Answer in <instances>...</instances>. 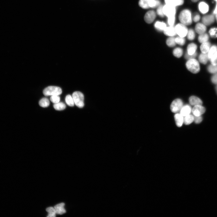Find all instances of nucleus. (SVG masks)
I'll list each match as a JSON object with an SVG mask.
<instances>
[{
	"mask_svg": "<svg viewBox=\"0 0 217 217\" xmlns=\"http://www.w3.org/2000/svg\"><path fill=\"white\" fill-rule=\"evenodd\" d=\"M50 104L49 99L46 98H43L39 102V105L45 108L48 107Z\"/></svg>",
	"mask_w": 217,
	"mask_h": 217,
	"instance_id": "24",
	"label": "nucleus"
},
{
	"mask_svg": "<svg viewBox=\"0 0 217 217\" xmlns=\"http://www.w3.org/2000/svg\"><path fill=\"white\" fill-rule=\"evenodd\" d=\"M208 70L210 73H217V65H210L208 67Z\"/></svg>",
	"mask_w": 217,
	"mask_h": 217,
	"instance_id": "35",
	"label": "nucleus"
},
{
	"mask_svg": "<svg viewBox=\"0 0 217 217\" xmlns=\"http://www.w3.org/2000/svg\"><path fill=\"white\" fill-rule=\"evenodd\" d=\"M175 41L177 43L181 46L184 45L186 42L184 38L180 37L175 38Z\"/></svg>",
	"mask_w": 217,
	"mask_h": 217,
	"instance_id": "34",
	"label": "nucleus"
},
{
	"mask_svg": "<svg viewBox=\"0 0 217 217\" xmlns=\"http://www.w3.org/2000/svg\"><path fill=\"white\" fill-rule=\"evenodd\" d=\"M160 2L157 0H140L139 5L142 8L147 9L150 8H154L159 6Z\"/></svg>",
	"mask_w": 217,
	"mask_h": 217,
	"instance_id": "5",
	"label": "nucleus"
},
{
	"mask_svg": "<svg viewBox=\"0 0 217 217\" xmlns=\"http://www.w3.org/2000/svg\"><path fill=\"white\" fill-rule=\"evenodd\" d=\"M163 7L162 6H160L158 8L157 10L158 14L161 17H164V15L163 11Z\"/></svg>",
	"mask_w": 217,
	"mask_h": 217,
	"instance_id": "38",
	"label": "nucleus"
},
{
	"mask_svg": "<svg viewBox=\"0 0 217 217\" xmlns=\"http://www.w3.org/2000/svg\"><path fill=\"white\" fill-rule=\"evenodd\" d=\"M197 48V46L195 43H190L188 46L187 53L189 55H193L196 53Z\"/></svg>",
	"mask_w": 217,
	"mask_h": 217,
	"instance_id": "19",
	"label": "nucleus"
},
{
	"mask_svg": "<svg viewBox=\"0 0 217 217\" xmlns=\"http://www.w3.org/2000/svg\"><path fill=\"white\" fill-rule=\"evenodd\" d=\"M215 1H216L217 3V0H215Z\"/></svg>",
	"mask_w": 217,
	"mask_h": 217,
	"instance_id": "48",
	"label": "nucleus"
},
{
	"mask_svg": "<svg viewBox=\"0 0 217 217\" xmlns=\"http://www.w3.org/2000/svg\"><path fill=\"white\" fill-rule=\"evenodd\" d=\"M216 20L217 21V13L216 14Z\"/></svg>",
	"mask_w": 217,
	"mask_h": 217,
	"instance_id": "47",
	"label": "nucleus"
},
{
	"mask_svg": "<svg viewBox=\"0 0 217 217\" xmlns=\"http://www.w3.org/2000/svg\"><path fill=\"white\" fill-rule=\"evenodd\" d=\"M216 89H217V88H216Z\"/></svg>",
	"mask_w": 217,
	"mask_h": 217,
	"instance_id": "49",
	"label": "nucleus"
},
{
	"mask_svg": "<svg viewBox=\"0 0 217 217\" xmlns=\"http://www.w3.org/2000/svg\"><path fill=\"white\" fill-rule=\"evenodd\" d=\"M192 1L194 2H196L198 1L199 0H192Z\"/></svg>",
	"mask_w": 217,
	"mask_h": 217,
	"instance_id": "46",
	"label": "nucleus"
},
{
	"mask_svg": "<svg viewBox=\"0 0 217 217\" xmlns=\"http://www.w3.org/2000/svg\"><path fill=\"white\" fill-rule=\"evenodd\" d=\"M193 113L195 116H200L205 112V109L202 105L195 106L192 110Z\"/></svg>",
	"mask_w": 217,
	"mask_h": 217,
	"instance_id": "9",
	"label": "nucleus"
},
{
	"mask_svg": "<svg viewBox=\"0 0 217 217\" xmlns=\"http://www.w3.org/2000/svg\"><path fill=\"white\" fill-rule=\"evenodd\" d=\"M194 117L190 114L184 117V123L186 125H189L194 121Z\"/></svg>",
	"mask_w": 217,
	"mask_h": 217,
	"instance_id": "23",
	"label": "nucleus"
},
{
	"mask_svg": "<svg viewBox=\"0 0 217 217\" xmlns=\"http://www.w3.org/2000/svg\"><path fill=\"white\" fill-rule=\"evenodd\" d=\"M179 19L182 23L185 25H189L192 22L191 13L190 10H185L180 13Z\"/></svg>",
	"mask_w": 217,
	"mask_h": 217,
	"instance_id": "1",
	"label": "nucleus"
},
{
	"mask_svg": "<svg viewBox=\"0 0 217 217\" xmlns=\"http://www.w3.org/2000/svg\"><path fill=\"white\" fill-rule=\"evenodd\" d=\"M214 13L216 14L217 13V3L215 10L214 11Z\"/></svg>",
	"mask_w": 217,
	"mask_h": 217,
	"instance_id": "45",
	"label": "nucleus"
},
{
	"mask_svg": "<svg viewBox=\"0 0 217 217\" xmlns=\"http://www.w3.org/2000/svg\"><path fill=\"white\" fill-rule=\"evenodd\" d=\"M195 122L197 124L200 123L202 121V118L201 116H194Z\"/></svg>",
	"mask_w": 217,
	"mask_h": 217,
	"instance_id": "40",
	"label": "nucleus"
},
{
	"mask_svg": "<svg viewBox=\"0 0 217 217\" xmlns=\"http://www.w3.org/2000/svg\"><path fill=\"white\" fill-rule=\"evenodd\" d=\"M216 31V29L215 28L212 29L210 30L209 33L211 37H213L215 36Z\"/></svg>",
	"mask_w": 217,
	"mask_h": 217,
	"instance_id": "43",
	"label": "nucleus"
},
{
	"mask_svg": "<svg viewBox=\"0 0 217 217\" xmlns=\"http://www.w3.org/2000/svg\"><path fill=\"white\" fill-rule=\"evenodd\" d=\"M61 88L59 87L55 86H50L45 88L43 91V93L45 96L59 95L62 93Z\"/></svg>",
	"mask_w": 217,
	"mask_h": 217,
	"instance_id": "3",
	"label": "nucleus"
},
{
	"mask_svg": "<svg viewBox=\"0 0 217 217\" xmlns=\"http://www.w3.org/2000/svg\"><path fill=\"white\" fill-rule=\"evenodd\" d=\"M208 59V54L202 53L200 55L199 57V60L200 62L201 63L206 64Z\"/></svg>",
	"mask_w": 217,
	"mask_h": 217,
	"instance_id": "26",
	"label": "nucleus"
},
{
	"mask_svg": "<svg viewBox=\"0 0 217 217\" xmlns=\"http://www.w3.org/2000/svg\"><path fill=\"white\" fill-rule=\"evenodd\" d=\"M59 96V95H54V96H51L50 98L51 101L54 104L59 102L60 98Z\"/></svg>",
	"mask_w": 217,
	"mask_h": 217,
	"instance_id": "36",
	"label": "nucleus"
},
{
	"mask_svg": "<svg viewBox=\"0 0 217 217\" xmlns=\"http://www.w3.org/2000/svg\"><path fill=\"white\" fill-rule=\"evenodd\" d=\"M65 100L67 105L69 106L73 107L74 106V102L71 95H67L66 97Z\"/></svg>",
	"mask_w": 217,
	"mask_h": 217,
	"instance_id": "30",
	"label": "nucleus"
},
{
	"mask_svg": "<svg viewBox=\"0 0 217 217\" xmlns=\"http://www.w3.org/2000/svg\"><path fill=\"white\" fill-rule=\"evenodd\" d=\"M210 43L206 42L202 43L200 47V49L202 53L206 54L209 51L211 47Z\"/></svg>",
	"mask_w": 217,
	"mask_h": 217,
	"instance_id": "20",
	"label": "nucleus"
},
{
	"mask_svg": "<svg viewBox=\"0 0 217 217\" xmlns=\"http://www.w3.org/2000/svg\"><path fill=\"white\" fill-rule=\"evenodd\" d=\"M186 66L188 70L193 73H197L200 70L199 63L195 59L188 60L186 63Z\"/></svg>",
	"mask_w": 217,
	"mask_h": 217,
	"instance_id": "2",
	"label": "nucleus"
},
{
	"mask_svg": "<svg viewBox=\"0 0 217 217\" xmlns=\"http://www.w3.org/2000/svg\"><path fill=\"white\" fill-rule=\"evenodd\" d=\"M209 37L206 33H204L200 34L198 37V40L201 43H203L207 42Z\"/></svg>",
	"mask_w": 217,
	"mask_h": 217,
	"instance_id": "29",
	"label": "nucleus"
},
{
	"mask_svg": "<svg viewBox=\"0 0 217 217\" xmlns=\"http://www.w3.org/2000/svg\"><path fill=\"white\" fill-rule=\"evenodd\" d=\"M163 11L164 15L168 18L175 16L176 13L175 7L166 4L163 7Z\"/></svg>",
	"mask_w": 217,
	"mask_h": 217,
	"instance_id": "6",
	"label": "nucleus"
},
{
	"mask_svg": "<svg viewBox=\"0 0 217 217\" xmlns=\"http://www.w3.org/2000/svg\"><path fill=\"white\" fill-rule=\"evenodd\" d=\"M73 99L75 105L78 107L82 108L84 106V97L83 94L80 91H75L73 94Z\"/></svg>",
	"mask_w": 217,
	"mask_h": 217,
	"instance_id": "4",
	"label": "nucleus"
},
{
	"mask_svg": "<svg viewBox=\"0 0 217 217\" xmlns=\"http://www.w3.org/2000/svg\"><path fill=\"white\" fill-rule=\"evenodd\" d=\"M175 29L177 34L179 37L184 38L187 35L188 30L185 25L183 24H178Z\"/></svg>",
	"mask_w": 217,
	"mask_h": 217,
	"instance_id": "8",
	"label": "nucleus"
},
{
	"mask_svg": "<svg viewBox=\"0 0 217 217\" xmlns=\"http://www.w3.org/2000/svg\"><path fill=\"white\" fill-rule=\"evenodd\" d=\"M214 21V17L212 15H206L202 19V22L205 25H209L213 23Z\"/></svg>",
	"mask_w": 217,
	"mask_h": 217,
	"instance_id": "14",
	"label": "nucleus"
},
{
	"mask_svg": "<svg viewBox=\"0 0 217 217\" xmlns=\"http://www.w3.org/2000/svg\"><path fill=\"white\" fill-rule=\"evenodd\" d=\"M183 53V49L180 48H177L173 50V54L176 57L179 58L181 57Z\"/></svg>",
	"mask_w": 217,
	"mask_h": 217,
	"instance_id": "28",
	"label": "nucleus"
},
{
	"mask_svg": "<svg viewBox=\"0 0 217 217\" xmlns=\"http://www.w3.org/2000/svg\"><path fill=\"white\" fill-rule=\"evenodd\" d=\"M192 111L191 107L188 105L184 106L180 111V114L184 117L190 114Z\"/></svg>",
	"mask_w": 217,
	"mask_h": 217,
	"instance_id": "13",
	"label": "nucleus"
},
{
	"mask_svg": "<svg viewBox=\"0 0 217 217\" xmlns=\"http://www.w3.org/2000/svg\"><path fill=\"white\" fill-rule=\"evenodd\" d=\"M156 14L155 12L151 10L147 12L144 16V20L147 23L150 24L154 22L155 19Z\"/></svg>",
	"mask_w": 217,
	"mask_h": 217,
	"instance_id": "10",
	"label": "nucleus"
},
{
	"mask_svg": "<svg viewBox=\"0 0 217 217\" xmlns=\"http://www.w3.org/2000/svg\"><path fill=\"white\" fill-rule=\"evenodd\" d=\"M200 19V16L198 15H197L194 17V18H193V21L195 22H198Z\"/></svg>",
	"mask_w": 217,
	"mask_h": 217,
	"instance_id": "44",
	"label": "nucleus"
},
{
	"mask_svg": "<svg viewBox=\"0 0 217 217\" xmlns=\"http://www.w3.org/2000/svg\"><path fill=\"white\" fill-rule=\"evenodd\" d=\"M199 8L200 11L203 14L207 13L209 10V7L206 3L202 2L199 5Z\"/></svg>",
	"mask_w": 217,
	"mask_h": 217,
	"instance_id": "21",
	"label": "nucleus"
},
{
	"mask_svg": "<svg viewBox=\"0 0 217 217\" xmlns=\"http://www.w3.org/2000/svg\"><path fill=\"white\" fill-rule=\"evenodd\" d=\"M65 205L64 203H61L54 206V208L57 214L62 215L66 213V211L64 208Z\"/></svg>",
	"mask_w": 217,
	"mask_h": 217,
	"instance_id": "15",
	"label": "nucleus"
},
{
	"mask_svg": "<svg viewBox=\"0 0 217 217\" xmlns=\"http://www.w3.org/2000/svg\"><path fill=\"white\" fill-rule=\"evenodd\" d=\"M175 22V16L170 17L168 18V24L171 26H173Z\"/></svg>",
	"mask_w": 217,
	"mask_h": 217,
	"instance_id": "39",
	"label": "nucleus"
},
{
	"mask_svg": "<svg viewBox=\"0 0 217 217\" xmlns=\"http://www.w3.org/2000/svg\"><path fill=\"white\" fill-rule=\"evenodd\" d=\"M154 26L156 29L160 31H164L167 27L165 23L160 22H156Z\"/></svg>",
	"mask_w": 217,
	"mask_h": 217,
	"instance_id": "22",
	"label": "nucleus"
},
{
	"mask_svg": "<svg viewBox=\"0 0 217 217\" xmlns=\"http://www.w3.org/2000/svg\"><path fill=\"white\" fill-rule=\"evenodd\" d=\"M187 38L189 40H193L195 37V34L194 31L190 29L188 31L187 34Z\"/></svg>",
	"mask_w": 217,
	"mask_h": 217,
	"instance_id": "33",
	"label": "nucleus"
},
{
	"mask_svg": "<svg viewBox=\"0 0 217 217\" xmlns=\"http://www.w3.org/2000/svg\"><path fill=\"white\" fill-rule=\"evenodd\" d=\"M183 106V101L180 99H177L174 100L171 103L170 109L172 112L176 113L180 111Z\"/></svg>",
	"mask_w": 217,
	"mask_h": 217,
	"instance_id": "7",
	"label": "nucleus"
},
{
	"mask_svg": "<svg viewBox=\"0 0 217 217\" xmlns=\"http://www.w3.org/2000/svg\"><path fill=\"white\" fill-rule=\"evenodd\" d=\"M189 100L190 105L193 106L202 105V100L196 96L190 97L189 98Z\"/></svg>",
	"mask_w": 217,
	"mask_h": 217,
	"instance_id": "11",
	"label": "nucleus"
},
{
	"mask_svg": "<svg viewBox=\"0 0 217 217\" xmlns=\"http://www.w3.org/2000/svg\"><path fill=\"white\" fill-rule=\"evenodd\" d=\"M164 31V33L166 36L173 37L176 35L177 34L175 27L173 26H171L169 27H167Z\"/></svg>",
	"mask_w": 217,
	"mask_h": 217,
	"instance_id": "12",
	"label": "nucleus"
},
{
	"mask_svg": "<svg viewBox=\"0 0 217 217\" xmlns=\"http://www.w3.org/2000/svg\"><path fill=\"white\" fill-rule=\"evenodd\" d=\"M46 211L48 213V217H55L56 213L54 207H50L47 208Z\"/></svg>",
	"mask_w": 217,
	"mask_h": 217,
	"instance_id": "31",
	"label": "nucleus"
},
{
	"mask_svg": "<svg viewBox=\"0 0 217 217\" xmlns=\"http://www.w3.org/2000/svg\"><path fill=\"white\" fill-rule=\"evenodd\" d=\"M197 53L196 52L193 55H189L187 53L185 55V58L188 60L193 59H195L197 56Z\"/></svg>",
	"mask_w": 217,
	"mask_h": 217,
	"instance_id": "41",
	"label": "nucleus"
},
{
	"mask_svg": "<svg viewBox=\"0 0 217 217\" xmlns=\"http://www.w3.org/2000/svg\"><path fill=\"white\" fill-rule=\"evenodd\" d=\"M195 29L197 33L201 34L205 33L206 30V27L204 24L198 23L196 25Z\"/></svg>",
	"mask_w": 217,
	"mask_h": 217,
	"instance_id": "17",
	"label": "nucleus"
},
{
	"mask_svg": "<svg viewBox=\"0 0 217 217\" xmlns=\"http://www.w3.org/2000/svg\"><path fill=\"white\" fill-rule=\"evenodd\" d=\"M167 45L170 47H173L176 45L175 38L171 37L169 38L166 41Z\"/></svg>",
	"mask_w": 217,
	"mask_h": 217,
	"instance_id": "32",
	"label": "nucleus"
},
{
	"mask_svg": "<svg viewBox=\"0 0 217 217\" xmlns=\"http://www.w3.org/2000/svg\"><path fill=\"white\" fill-rule=\"evenodd\" d=\"M212 65H217V52L210 60Z\"/></svg>",
	"mask_w": 217,
	"mask_h": 217,
	"instance_id": "37",
	"label": "nucleus"
},
{
	"mask_svg": "<svg viewBox=\"0 0 217 217\" xmlns=\"http://www.w3.org/2000/svg\"><path fill=\"white\" fill-rule=\"evenodd\" d=\"M211 80L213 83L217 84V73L212 76Z\"/></svg>",
	"mask_w": 217,
	"mask_h": 217,
	"instance_id": "42",
	"label": "nucleus"
},
{
	"mask_svg": "<svg viewBox=\"0 0 217 217\" xmlns=\"http://www.w3.org/2000/svg\"><path fill=\"white\" fill-rule=\"evenodd\" d=\"M166 4L174 6L181 5L184 3V0H165Z\"/></svg>",
	"mask_w": 217,
	"mask_h": 217,
	"instance_id": "18",
	"label": "nucleus"
},
{
	"mask_svg": "<svg viewBox=\"0 0 217 217\" xmlns=\"http://www.w3.org/2000/svg\"><path fill=\"white\" fill-rule=\"evenodd\" d=\"M54 108L57 110L61 111L65 109L66 107L65 103L63 102H59L54 104Z\"/></svg>",
	"mask_w": 217,
	"mask_h": 217,
	"instance_id": "27",
	"label": "nucleus"
},
{
	"mask_svg": "<svg viewBox=\"0 0 217 217\" xmlns=\"http://www.w3.org/2000/svg\"><path fill=\"white\" fill-rule=\"evenodd\" d=\"M174 118L177 126L181 127L184 123V117L180 114H177L174 116Z\"/></svg>",
	"mask_w": 217,
	"mask_h": 217,
	"instance_id": "16",
	"label": "nucleus"
},
{
	"mask_svg": "<svg viewBox=\"0 0 217 217\" xmlns=\"http://www.w3.org/2000/svg\"><path fill=\"white\" fill-rule=\"evenodd\" d=\"M217 52V46L214 45L210 48L208 52V59L210 60L212 57Z\"/></svg>",
	"mask_w": 217,
	"mask_h": 217,
	"instance_id": "25",
	"label": "nucleus"
}]
</instances>
